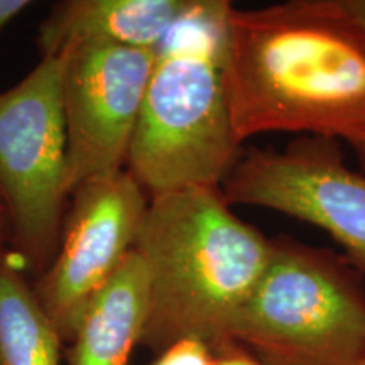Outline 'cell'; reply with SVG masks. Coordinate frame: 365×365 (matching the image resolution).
<instances>
[{"instance_id": "6da1fadb", "label": "cell", "mask_w": 365, "mask_h": 365, "mask_svg": "<svg viewBox=\"0 0 365 365\" xmlns=\"http://www.w3.org/2000/svg\"><path fill=\"white\" fill-rule=\"evenodd\" d=\"M223 68L240 144L298 132L365 145V24L344 0L230 6Z\"/></svg>"}, {"instance_id": "7a4b0ae2", "label": "cell", "mask_w": 365, "mask_h": 365, "mask_svg": "<svg viewBox=\"0 0 365 365\" xmlns=\"http://www.w3.org/2000/svg\"><path fill=\"white\" fill-rule=\"evenodd\" d=\"M149 277L140 345L161 354L195 339L230 349L237 314L267 269L272 239L230 210L220 186L150 196L135 245Z\"/></svg>"}, {"instance_id": "3957f363", "label": "cell", "mask_w": 365, "mask_h": 365, "mask_svg": "<svg viewBox=\"0 0 365 365\" xmlns=\"http://www.w3.org/2000/svg\"><path fill=\"white\" fill-rule=\"evenodd\" d=\"M227 0H195L156 48L125 171L148 196L220 186L242 154L228 107Z\"/></svg>"}, {"instance_id": "277c9868", "label": "cell", "mask_w": 365, "mask_h": 365, "mask_svg": "<svg viewBox=\"0 0 365 365\" xmlns=\"http://www.w3.org/2000/svg\"><path fill=\"white\" fill-rule=\"evenodd\" d=\"M230 344L259 365H362V276L344 255L272 239L267 269L237 314Z\"/></svg>"}, {"instance_id": "5b68a950", "label": "cell", "mask_w": 365, "mask_h": 365, "mask_svg": "<svg viewBox=\"0 0 365 365\" xmlns=\"http://www.w3.org/2000/svg\"><path fill=\"white\" fill-rule=\"evenodd\" d=\"M63 68V53L41 58L0 93V193L11 220L9 254L36 276L56 252L71 196Z\"/></svg>"}, {"instance_id": "8992f818", "label": "cell", "mask_w": 365, "mask_h": 365, "mask_svg": "<svg viewBox=\"0 0 365 365\" xmlns=\"http://www.w3.org/2000/svg\"><path fill=\"white\" fill-rule=\"evenodd\" d=\"M220 190L230 207L274 210L319 227L365 277V171L345 163L339 143L304 135L281 150L252 148Z\"/></svg>"}, {"instance_id": "52a82bcc", "label": "cell", "mask_w": 365, "mask_h": 365, "mask_svg": "<svg viewBox=\"0 0 365 365\" xmlns=\"http://www.w3.org/2000/svg\"><path fill=\"white\" fill-rule=\"evenodd\" d=\"M149 196L125 170L73 191L56 252L33 281L39 304L68 345L85 309L135 250Z\"/></svg>"}, {"instance_id": "ba28073f", "label": "cell", "mask_w": 365, "mask_h": 365, "mask_svg": "<svg viewBox=\"0 0 365 365\" xmlns=\"http://www.w3.org/2000/svg\"><path fill=\"white\" fill-rule=\"evenodd\" d=\"M63 54L61 98L73 195L86 181L125 170L156 49L80 43Z\"/></svg>"}, {"instance_id": "9c48e42d", "label": "cell", "mask_w": 365, "mask_h": 365, "mask_svg": "<svg viewBox=\"0 0 365 365\" xmlns=\"http://www.w3.org/2000/svg\"><path fill=\"white\" fill-rule=\"evenodd\" d=\"M195 0H61L38 29L41 58L68 46L108 43L156 49Z\"/></svg>"}, {"instance_id": "30bf717a", "label": "cell", "mask_w": 365, "mask_h": 365, "mask_svg": "<svg viewBox=\"0 0 365 365\" xmlns=\"http://www.w3.org/2000/svg\"><path fill=\"white\" fill-rule=\"evenodd\" d=\"M148 304V269L134 250L85 309L68 344V365H129Z\"/></svg>"}, {"instance_id": "8fae6325", "label": "cell", "mask_w": 365, "mask_h": 365, "mask_svg": "<svg viewBox=\"0 0 365 365\" xmlns=\"http://www.w3.org/2000/svg\"><path fill=\"white\" fill-rule=\"evenodd\" d=\"M65 341L36 298L33 282L0 257V365H59Z\"/></svg>"}, {"instance_id": "7c38bea8", "label": "cell", "mask_w": 365, "mask_h": 365, "mask_svg": "<svg viewBox=\"0 0 365 365\" xmlns=\"http://www.w3.org/2000/svg\"><path fill=\"white\" fill-rule=\"evenodd\" d=\"M215 354L203 341L185 339L168 346L150 365H213Z\"/></svg>"}, {"instance_id": "4fadbf2b", "label": "cell", "mask_w": 365, "mask_h": 365, "mask_svg": "<svg viewBox=\"0 0 365 365\" xmlns=\"http://www.w3.org/2000/svg\"><path fill=\"white\" fill-rule=\"evenodd\" d=\"M29 6H33V2L29 0H0V34Z\"/></svg>"}, {"instance_id": "5bb4252c", "label": "cell", "mask_w": 365, "mask_h": 365, "mask_svg": "<svg viewBox=\"0 0 365 365\" xmlns=\"http://www.w3.org/2000/svg\"><path fill=\"white\" fill-rule=\"evenodd\" d=\"M213 365H259L255 360L250 357L247 352L239 349V346H230V349L223 350V352L215 355V362Z\"/></svg>"}, {"instance_id": "9a60e30c", "label": "cell", "mask_w": 365, "mask_h": 365, "mask_svg": "<svg viewBox=\"0 0 365 365\" xmlns=\"http://www.w3.org/2000/svg\"><path fill=\"white\" fill-rule=\"evenodd\" d=\"M9 245H11V220H9L4 196L0 193V257L9 254Z\"/></svg>"}, {"instance_id": "2e32d148", "label": "cell", "mask_w": 365, "mask_h": 365, "mask_svg": "<svg viewBox=\"0 0 365 365\" xmlns=\"http://www.w3.org/2000/svg\"><path fill=\"white\" fill-rule=\"evenodd\" d=\"M344 6L354 17L365 24V0H344Z\"/></svg>"}, {"instance_id": "e0dca14e", "label": "cell", "mask_w": 365, "mask_h": 365, "mask_svg": "<svg viewBox=\"0 0 365 365\" xmlns=\"http://www.w3.org/2000/svg\"><path fill=\"white\" fill-rule=\"evenodd\" d=\"M355 153H357L359 161H360V164H362L364 170H365V145H364V148H360V149L355 150Z\"/></svg>"}, {"instance_id": "ac0fdd59", "label": "cell", "mask_w": 365, "mask_h": 365, "mask_svg": "<svg viewBox=\"0 0 365 365\" xmlns=\"http://www.w3.org/2000/svg\"><path fill=\"white\" fill-rule=\"evenodd\" d=\"M362 365H365V362H364V364H362Z\"/></svg>"}]
</instances>
